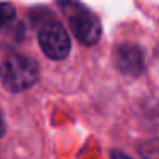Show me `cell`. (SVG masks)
Wrapping results in <instances>:
<instances>
[{
  "mask_svg": "<svg viewBox=\"0 0 159 159\" xmlns=\"http://www.w3.org/2000/svg\"><path fill=\"white\" fill-rule=\"evenodd\" d=\"M114 64L123 75L137 78L145 70L143 52L136 44H122L116 48Z\"/></svg>",
  "mask_w": 159,
  "mask_h": 159,
  "instance_id": "obj_4",
  "label": "cell"
},
{
  "mask_svg": "<svg viewBox=\"0 0 159 159\" xmlns=\"http://www.w3.org/2000/svg\"><path fill=\"white\" fill-rule=\"evenodd\" d=\"M38 41L42 52L50 59H56V61L64 59L70 53L69 33L61 24L55 20H48L41 25L39 33H38Z\"/></svg>",
  "mask_w": 159,
  "mask_h": 159,
  "instance_id": "obj_3",
  "label": "cell"
},
{
  "mask_svg": "<svg viewBox=\"0 0 159 159\" xmlns=\"http://www.w3.org/2000/svg\"><path fill=\"white\" fill-rule=\"evenodd\" d=\"M16 19V10L11 3H0V31L8 28Z\"/></svg>",
  "mask_w": 159,
  "mask_h": 159,
  "instance_id": "obj_6",
  "label": "cell"
},
{
  "mask_svg": "<svg viewBox=\"0 0 159 159\" xmlns=\"http://www.w3.org/2000/svg\"><path fill=\"white\" fill-rule=\"evenodd\" d=\"M0 80L7 91L22 92L34 86L39 80V66L34 59L11 53L0 64Z\"/></svg>",
  "mask_w": 159,
  "mask_h": 159,
  "instance_id": "obj_1",
  "label": "cell"
},
{
  "mask_svg": "<svg viewBox=\"0 0 159 159\" xmlns=\"http://www.w3.org/2000/svg\"><path fill=\"white\" fill-rule=\"evenodd\" d=\"M139 154L142 159H159V139H150L139 145Z\"/></svg>",
  "mask_w": 159,
  "mask_h": 159,
  "instance_id": "obj_5",
  "label": "cell"
},
{
  "mask_svg": "<svg viewBox=\"0 0 159 159\" xmlns=\"http://www.w3.org/2000/svg\"><path fill=\"white\" fill-rule=\"evenodd\" d=\"M111 157H112V159H133L131 156H128L126 153H123V151H120V150H112V151H111Z\"/></svg>",
  "mask_w": 159,
  "mask_h": 159,
  "instance_id": "obj_7",
  "label": "cell"
},
{
  "mask_svg": "<svg viewBox=\"0 0 159 159\" xmlns=\"http://www.w3.org/2000/svg\"><path fill=\"white\" fill-rule=\"evenodd\" d=\"M5 134V122L2 119V116H0V137H2Z\"/></svg>",
  "mask_w": 159,
  "mask_h": 159,
  "instance_id": "obj_8",
  "label": "cell"
},
{
  "mask_svg": "<svg viewBox=\"0 0 159 159\" xmlns=\"http://www.w3.org/2000/svg\"><path fill=\"white\" fill-rule=\"evenodd\" d=\"M62 7L69 8V11H66V16L73 36L80 42L84 45H94L95 42H98L102 34V25L89 10L83 8L78 3H69Z\"/></svg>",
  "mask_w": 159,
  "mask_h": 159,
  "instance_id": "obj_2",
  "label": "cell"
}]
</instances>
